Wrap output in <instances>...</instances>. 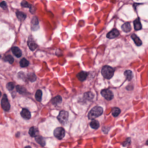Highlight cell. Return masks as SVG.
Returning a JSON list of instances; mask_svg holds the SVG:
<instances>
[{"instance_id": "6da1fadb", "label": "cell", "mask_w": 148, "mask_h": 148, "mask_svg": "<svg viewBox=\"0 0 148 148\" xmlns=\"http://www.w3.org/2000/svg\"><path fill=\"white\" fill-rule=\"evenodd\" d=\"M103 113V108L101 106H96L94 107L90 110L88 114V118L90 119L94 120L96 118L99 117Z\"/></svg>"}, {"instance_id": "7a4b0ae2", "label": "cell", "mask_w": 148, "mask_h": 148, "mask_svg": "<svg viewBox=\"0 0 148 148\" xmlns=\"http://www.w3.org/2000/svg\"><path fill=\"white\" fill-rule=\"evenodd\" d=\"M115 69L110 66H104L101 69V74L105 79H110L113 77Z\"/></svg>"}, {"instance_id": "3957f363", "label": "cell", "mask_w": 148, "mask_h": 148, "mask_svg": "<svg viewBox=\"0 0 148 148\" xmlns=\"http://www.w3.org/2000/svg\"><path fill=\"white\" fill-rule=\"evenodd\" d=\"M69 118V113L65 111H61L59 113L57 119L59 121L60 123H61L62 124H65L67 123Z\"/></svg>"}, {"instance_id": "277c9868", "label": "cell", "mask_w": 148, "mask_h": 148, "mask_svg": "<svg viewBox=\"0 0 148 148\" xmlns=\"http://www.w3.org/2000/svg\"><path fill=\"white\" fill-rule=\"evenodd\" d=\"M54 135L58 139H62L65 135V130L62 127H58L55 130Z\"/></svg>"}, {"instance_id": "5b68a950", "label": "cell", "mask_w": 148, "mask_h": 148, "mask_svg": "<svg viewBox=\"0 0 148 148\" xmlns=\"http://www.w3.org/2000/svg\"><path fill=\"white\" fill-rule=\"evenodd\" d=\"M1 105L2 109L5 111H8L11 108V105L7 99V96L4 94L1 101Z\"/></svg>"}, {"instance_id": "8992f818", "label": "cell", "mask_w": 148, "mask_h": 148, "mask_svg": "<svg viewBox=\"0 0 148 148\" xmlns=\"http://www.w3.org/2000/svg\"><path fill=\"white\" fill-rule=\"evenodd\" d=\"M101 94L105 99L107 100H111L114 98V94L111 90L109 89L102 90Z\"/></svg>"}, {"instance_id": "52a82bcc", "label": "cell", "mask_w": 148, "mask_h": 148, "mask_svg": "<svg viewBox=\"0 0 148 148\" xmlns=\"http://www.w3.org/2000/svg\"><path fill=\"white\" fill-rule=\"evenodd\" d=\"M27 44L29 47V48L32 51H34L37 48V44L35 41L34 39L32 36H30L27 42Z\"/></svg>"}, {"instance_id": "ba28073f", "label": "cell", "mask_w": 148, "mask_h": 148, "mask_svg": "<svg viewBox=\"0 0 148 148\" xmlns=\"http://www.w3.org/2000/svg\"><path fill=\"white\" fill-rule=\"evenodd\" d=\"M119 34V31L116 29H114L107 34V37L109 39H114L118 37Z\"/></svg>"}, {"instance_id": "9c48e42d", "label": "cell", "mask_w": 148, "mask_h": 148, "mask_svg": "<svg viewBox=\"0 0 148 148\" xmlns=\"http://www.w3.org/2000/svg\"><path fill=\"white\" fill-rule=\"evenodd\" d=\"M20 115L23 118L26 119H30L31 117V115L30 112L28 110L25 108L23 109L22 111L20 112Z\"/></svg>"}, {"instance_id": "30bf717a", "label": "cell", "mask_w": 148, "mask_h": 148, "mask_svg": "<svg viewBox=\"0 0 148 148\" xmlns=\"http://www.w3.org/2000/svg\"><path fill=\"white\" fill-rule=\"evenodd\" d=\"M77 78L80 81H84L87 79L88 73L86 72L81 71L78 73L76 75Z\"/></svg>"}, {"instance_id": "8fae6325", "label": "cell", "mask_w": 148, "mask_h": 148, "mask_svg": "<svg viewBox=\"0 0 148 148\" xmlns=\"http://www.w3.org/2000/svg\"><path fill=\"white\" fill-rule=\"evenodd\" d=\"M12 51L13 52V53L16 57L19 58L20 57H21L22 53V51L20 50L19 48L17 47H14L12 48Z\"/></svg>"}, {"instance_id": "7c38bea8", "label": "cell", "mask_w": 148, "mask_h": 148, "mask_svg": "<svg viewBox=\"0 0 148 148\" xmlns=\"http://www.w3.org/2000/svg\"><path fill=\"white\" fill-rule=\"evenodd\" d=\"M38 130L35 127H32L29 130V133L31 137H36L38 135Z\"/></svg>"}, {"instance_id": "4fadbf2b", "label": "cell", "mask_w": 148, "mask_h": 148, "mask_svg": "<svg viewBox=\"0 0 148 148\" xmlns=\"http://www.w3.org/2000/svg\"><path fill=\"white\" fill-rule=\"evenodd\" d=\"M35 140L40 146H45V139L41 136L37 135L36 137H35Z\"/></svg>"}, {"instance_id": "5bb4252c", "label": "cell", "mask_w": 148, "mask_h": 148, "mask_svg": "<svg viewBox=\"0 0 148 148\" xmlns=\"http://www.w3.org/2000/svg\"><path fill=\"white\" fill-rule=\"evenodd\" d=\"M133 24L134 29L136 31L140 30L142 28V26L141 24V22H140L139 18L136 19L134 21Z\"/></svg>"}, {"instance_id": "9a60e30c", "label": "cell", "mask_w": 148, "mask_h": 148, "mask_svg": "<svg viewBox=\"0 0 148 148\" xmlns=\"http://www.w3.org/2000/svg\"><path fill=\"white\" fill-rule=\"evenodd\" d=\"M131 38L133 40L134 43L137 46H140L142 44V42L141 40L139 38V37H137L136 35L135 34H133L131 35Z\"/></svg>"}, {"instance_id": "2e32d148", "label": "cell", "mask_w": 148, "mask_h": 148, "mask_svg": "<svg viewBox=\"0 0 148 148\" xmlns=\"http://www.w3.org/2000/svg\"><path fill=\"white\" fill-rule=\"evenodd\" d=\"M62 101V98L60 96H57L52 99L51 102L52 104L56 106L59 104H60Z\"/></svg>"}, {"instance_id": "e0dca14e", "label": "cell", "mask_w": 148, "mask_h": 148, "mask_svg": "<svg viewBox=\"0 0 148 148\" xmlns=\"http://www.w3.org/2000/svg\"><path fill=\"white\" fill-rule=\"evenodd\" d=\"M121 28L123 31L125 32H126V33L130 32L131 30V26H130V23H129V22H126L123 24V25L122 26Z\"/></svg>"}, {"instance_id": "ac0fdd59", "label": "cell", "mask_w": 148, "mask_h": 148, "mask_svg": "<svg viewBox=\"0 0 148 148\" xmlns=\"http://www.w3.org/2000/svg\"><path fill=\"white\" fill-rule=\"evenodd\" d=\"M16 16L18 20L20 21H24L27 17V15L25 13L19 11L16 12Z\"/></svg>"}, {"instance_id": "d6986e66", "label": "cell", "mask_w": 148, "mask_h": 148, "mask_svg": "<svg viewBox=\"0 0 148 148\" xmlns=\"http://www.w3.org/2000/svg\"><path fill=\"white\" fill-rule=\"evenodd\" d=\"M124 74L127 80L128 81H131V80L133 79V72L130 70H127L126 71H125L124 73Z\"/></svg>"}, {"instance_id": "ffe728a7", "label": "cell", "mask_w": 148, "mask_h": 148, "mask_svg": "<svg viewBox=\"0 0 148 148\" xmlns=\"http://www.w3.org/2000/svg\"><path fill=\"white\" fill-rule=\"evenodd\" d=\"M83 97L86 100H91L94 98V94L90 92H88L84 93Z\"/></svg>"}, {"instance_id": "44dd1931", "label": "cell", "mask_w": 148, "mask_h": 148, "mask_svg": "<svg viewBox=\"0 0 148 148\" xmlns=\"http://www.w3.org/2000/svg\"><path fill=\"white\" fill-rule=\"evenodd\" d=\"M90 127L92 129H94V130H97L99 127V123L97 120H93L90 122Z\"/></svg>"}, {"instance_id": "7402d4cb", "label": "cell", "mask_w": 148, "mask_h": 148, "mask_svg": "<svg viewBox=\"0 0 148 148\" xmlns=\"http://www.w3.org/2000/svg\"><path fill=\"white\" fill-rule=\"evenodd\" d=\"M42 95H43V93L41 90H37L35 94V98L36 100L40 102H41L42 98Z\"/></svg>"}, {"instance_id": "603a6c76", "label": "cell", "mask_w": 148, "mask_h": 148, "mask_svg": "<svg viewBox=\"0 0 148 148\" xmlns=\"http://www.w3.org/2000/svg\"><path fill=\"white\" fill-rule=\"evenodd\" d=\"M20 66L22 67H27L29 65V62L26 59H22L20 61Z\"/></svg>"}, {"instance_id": "cb8c5ba5", "label": "cell", "mask_w": 148, "mask_h": 148, "mask_svg": "<svg viewBox=\"0 0 148 148\" xmlns=\"http://www.w3.org/2000/svg\"><path fill=\"white\" fill-rule=\"evenodd\" d=\"M120 112L121 111L119 108L117 107L113 108L112 111V115H113L114 117H117L120 114Z\"/></svg>"}, {"instance_id": "d4e9b609", "label": "cell", "mask_w": 148, "mask_h": 148, "mask_svg": "<svg viewBox=\"0 0 148 148\" xmlns=\"http://www.w3.org/2000/svg\"><path fill=\"white\" fill-rule=\"evenodd\" d=\"M4 60L6 62H8L10 64H12L14 62V59L11 55H7L4 58Z\"/></svg>"}, {"instance_id": "484cf974", "label": "cell", "mask_w": 148, "mask_h": 148, "mask_svg": "<svg viewBox=\"0 0 148 148\" xmlns=\"http://www.w3.org/2000/svg\"><path fill=\"white\" fill-rule=\"evenodd\" d=\"M16 90L20 94H23L25 93L26 92V90L25 88H24L23 86L20 85H17L16 86Z\"/></svg>"}, {"instance_id": "4316f807", "label": "cell", "mask_w": 148, "mask_h": 148, "mask_svg": "<svg viewBox=\"0 0 148 148\" xmlns=\"http://www.w3.org/2000/svg\"><path fill=\"white\" fill-rule=\"evenodd\" d=\"M28 78L29 79V80L31 82H34L35 81H36V75L34 73H29L28 74Z\"/></svg>"}, {"instance_id": "83f0119b", "label": "cell", "mask_w": 148, "mask_h": 148, "mask_svg": "<svg viewBox=\"0 0 148 148\" xmlns=\"http://www.w3.org/2000/svg\"><path fill=\"white\" fill-rule=\"evenodd\" d=\"M21 5L23 7H27V8H30V9L32 7V5L30 4H29L28 2H27L26 1H23L21 3Z\"/></svg>"}, {"instance_id": "f1b7e54d", "label": "cell", "mask_w": 148, "mask_h": 148, "mask_svg": "<svg viewBox=\"0 0 148 148\" xmlns=\"http://www.w3.org/2000/svg\"><path fill=\"white\" fill-rule=\"evenodd\" d=\"M15 83L13 82H9L6 85L7 88L9 90H13L14 89V88H15Z\"/></svg>"}, {"instance_id": "f546056e", "label": "cell", "mask_w": 148, "mask_h": 148, "mask_svg": "<svg viewBox=\"0 0 148 148\" xmlns=\"http://www.w3.org/2000/svg\"><path fill=\"white\" fill-rule=\"evenodd\" d=\"M0 7H1L2 9H3L4 10H6L7 8V4L5 1H3L1 2L0 3Z\"/></svg>"}, {"instance_id": "4dcf8cb0", "label": "cell", "mask_w": 148, "mask_h": 148, "mask_svg": "<svg viewBox=\"0 0 148 148\" xmlns=\"http://www.w3.org/2000/svg\"><path fill=\"white\" fill-rule=\"evenodd\" d=\"M130 138H128V139H126V141L124 142V143H123V146H126L128 145V144H129V143H130Z\"/></svg>"}, {"instance_id": "1f68e13d", "label": "cell", "mask_w": 148, "mask_h": 148, "mask_svg": "<svg viewBox=\"0 0 148 148\" xmlns=\"http://www.w3.org/2000/svg\"><path fill=\"white\" fill-rule=\"evenodd\" d=\"M24 148H31V147L30 146H27Z\"/></svg>"}, {"instance_id": "d6a6232c", "label": "cell", "mask_w": 148, "mask_h": 148, "mask_svg": "<svg viewBox=\"0 0 148 148\" xmlns=\"http://www.w3.org/2000/svg\"><path fill=\"white\" fill-rule=\"evenodd\" d=\"M146 145H148V140H147V141H146Z\"/></svg>"}, {"instance_id": "836d02e7", "label": "cell", "mask_w": 148, "mask_h": 148, "mask_svg": "<svg viewBox=\"0 0 148 148\" xmlns=\"http://www.w3.org/2000/svg\"><path fill=\"white\" fill-rule=\"evenodd\" d=\"M1 92L0 91V97H1Z\"/></svg>"}, {"instance_id": "e575fe53", "label": "cell", "mask_w": 148, "mask_h": 148, "mask_svg": "<svg viewBox=\"0 0 148 148\" xmlns=\"http://www.w3.org/2000/svg\"><path fill=\"white\" fill-rule=\"evenodd\" d=\"M1 56H0V59H1Z\"/></svg>"}]
</instances>
